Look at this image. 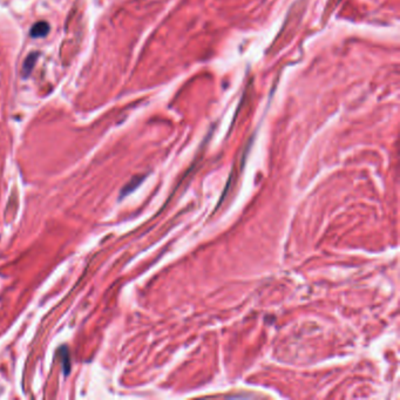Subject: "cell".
<instances>
[{
    "label": "cell",
    "mask_w": 400,
    "mask_h": 400,
    "mask_svg": "<svg viewBox=\"0 0 400 400\" xmlns=\"http://www.w3.org/2000/svg\"><path fill=\"white\" fill-rule=\"evenodd\" d=\"M49 26L46 21H39L34 24L33 27L31 28V37L32 38H42L48 33Z\"/></svg>",
    "instance_id": "cell-1"
},
{
    "label": "cell",
    "mask_w": 400,
    "mask_h": 400,
    "mask_svg": "<svg viewBox=\"0 0 400 400\" xmlns=\"http://www.w3.org/2000/svg\"><path fill=\"white\" fill-rule=\"evenodd\" d=\"M58 353H59V355L62 356L61 362H62V365H63V371H65V374H68L69 371H70V359H69L68 349H67L66 346H62V348L59 349Z\"/></svg>",
    "instance_id": "cell-2"
},
{
    "label": "cell",
    "mask_w": 400,
    "mask_h": 400,
    "mask_svg": "<svg viewBox=\"0 0 400 400\" xmlns=\"http://www.w3.org/2000/svg\"><path fill=\"white\" fill-rule=\"evenodd\" d=\"M35 60H37V54H35V53H33V54H31V55L27 56L26 61H25L24 67H23V73H24L25 76L30 74V72L32 70V68H33L34 63H35Z\"/></svg>",
    "instance_id": "cell-3"
},
{
    "label": "cell",
    "mask_w": 400,
    "mask_h": 400,
    "mask_svg": "<svg viewBox=\"0 0 400 400\" xmlns=\"http://www.w3.org/2000/svg\"><path fill=\"white\" fill-rule=\"evenodd\" d=\"M142 180H143V178H135L134 180H132V182H129L128 185H127L126 189H125V190H122V196H123V195H127V194L130 193V192H132V190L135 189L136 187L140 185Z\"/></svg>",
    "instance_id": "cell-4"
}]
</instances>
